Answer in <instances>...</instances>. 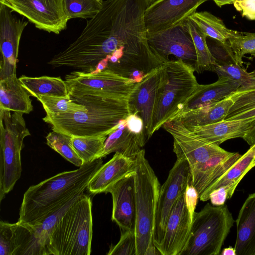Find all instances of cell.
I'll return each instance as SVG.
<instances>
[{
	"label": "cell",
	"mask_w": 255,
	"mask_h": 255,
	"mask_svg": "<svg viewBox=\"0 0 255 255\" xmlns=\"http://www.w3.org/2000/svg\"><path fill=\"white\" fill-rule=\"evenodd\" d=\"M70 95L87 111L45 116L43 120L53 130L71 136H108L130 114L127 99L97 94Z\"/></svg>",
	"instance_id": "1"
},
{
	"label": "cell",
	"mask_w": 255,
	"mask_h": 255,
	"mask_svg": "<svg viewBox=\"0 0 255 255\" xmlns=\"http://www.w3.org/2000/svg\"><path fill=\"white\" fill-rule=\"evenodd\" d=\"M102 159L30 186L23 194L18 221L32 224L64 200L85 191L91 177L103 165Z\"/></svg>",
	"instance_id": "2"
},
{
	"label": "cell",
	"mask_w": 255,
	"mask_h": 255,
	"mask_svg": "<svg viewBox=\"0 0 255 255\" xmlns=\"http://www.w3.org/2000/svg\"><path fill=\"white\" fill-rule=\"evenodd\" d=\"M135 233L136 255L160 254L153 243L155 214L160 185L142 149L135 158Z\"/></svg>",
	"instance_id": "3"
},
{
	"label": "cell",
	"mask_w": 255,
	"mask_h": 255,
	"mask_svg": "<svg viewBox=\"0 0 255 255\" xmlns=\"http://www.w3.org/2000/svg\"><path fill=\"white\" fill-rule=\"evenodd\" d=\"M91 197L83 193L54 228L48 255H90L93 235Z\"/></svg>",
	"instance_id": "4"
},
{
	"label": "cell",
	"mask_w": 255,
	"mask_h": 255,
	"mask_svg": "<svg viewBox=\"0 0 255 255\" xmlns=\"http://www.w3.org/2000/svg\"><path fill=\"white\" fill-rule=\"evenodd\" d=\"M150 136L163 125L179 113L199 85L192 64L182 60L163 63Z\"/></svg>",
	"instance_id": "5"
},
{
	"label": "cell",
	"mask_w": 255,
	"mask_h": 255,
	"mask_svg": "<svg viewBox=\"0 0 255 255\" xmlns=\"http://www.w3.org/2000/svg\"><path fill=\"white\" fill-rule=\"evenodd\" d=\"M235 221L226 204L207 203L193 215L187 242L179 255H218Z\"/></svg>",
	"instance_id": "6"
},
{
	"label": "cell",
	"mask_w": 255,
	"mask_h": 255,
	"mask_svg": "<svg viewBox=\"0 0 255 255\" xmlns=\"http://www.w3.org/2000/svg\"><path fill=\"white\" fill-rule=\"evenodd\" d=\"M0 110V201L11 191L22 171L21 151L30 135L23 114Z\"/></svg>",
	"instance_id": "7"
},
{
	"label": "cell",
	"mask_w": 255,
	"mask_h": 255,
	"mask_svg": "<svg viewBox=\"0 0 255 255\" xmlns=\"http://www.w3.org/2000/svg\"><path fill=\"white\" fill-rule=\"evenodd\" d=\"M65 82L70 95L97 94L128 100L137 83L107 70L74 71L66 76Z\"/></svg>",
	"instance_id": "8"
},
{
	"label": "cell",
	"mask_w": 255,
	"mask_h": 255,
	"mask_svg": "<svg viewBox=\"0 0 255 255\" xmlns=\"http://www.w3.org/2000/svg\"><path fill=\"white\" fill-rule=\"evenodd\" d=\"M1 3L40 30L56 34L67 27L69 20L64 0H0Z\"/></svg>",
	"instance_id": "9"
},
{
	"label": "cell",
	"mask_w": 255,
	"mask_h": 255,
	"mask_svg": "<svg viewBox=\"0 0 255 255\" xmlns=\"http://www.w3.org/2000/svg\"><path fill=\"white\" fill-rule=\"evenodd\" d=\"M162 127L173 138V151L177 159L186 161L191 172L206 163L213 156L226 151L219 145L198 137L176 119L167 121Z\"/></svg>",
	"instance_id": "10"
},
{
	"label": "cell",
	"mask_w": 255,
	"mask_h": 255,
	"mask_svg": "<svg viewBox=\"0 0 255 255\" xmlns=\"http://www.w3.org/2000/svg\"><path fill=\"white\" fill-rule=\"evenodd\" d=\"M191 181V170L188 162L184 160L177 159L159 190L153 236V243L156 248L163 239L173 206Z\"/></svg>",
	"instance_id": "11"
},
{
	"label": "cell",
	"mask_w": 255,
	"mask_h": 255,
	"mask_svg": "<svg viewBox=\"0 0 255 255\" xmlns=\"http://www.w3.org/2000/svg\"><path fill=\"white\" fill-rule=\"evenodd\" d=\"M147 37L150 49L163 63L173 55L194 67L196 53L187 20L160 32L147 33Z\"/></svg>",
	"instance_id": "12"
},
{
	"label": "cell",
	"mask_w": 255,
	"mask_h": 255,
	"mask_svg": "<svg viewBox=\"0 0 255 255\" xmlns=\"http://www.w3.org/2000/svg\"><path fill=\"white\" fill-rule=\"evenodd\" d=\"M146 141L143 121L137 115L130 114L108 135L97 159L113 152L135 159Z\"/></svg>",
	"instance_id": "13"
},
{
	"label": "cell",
	"mask_w": 255,
	"mask_h": 255,
	"mask_svg": "<svg viewBox=\"0 0 255 255\" xmlns=\"http://www.w3.org/2000/svg\"><path fill=\"white\" fill-rule=\"evenodd\" d=\"M208 0H154L144 15L147 33L158 32L186 21Z\"/></svg>",
	"instance_id": "14"
},
{
	"label": "cell",
	"mask_w": 255,
	"mask_h": 255,
	"mask_svg": "<svg viewBox=\"0 0 255 255\" xmlns=\"http://www.w3.org/2000/svg\"><path fill=\"white\" fill-rule=\"evenodd\" d=\"M13 11L0 3V80L16 75L20 38L28 21L20 19Z\"/></svg>",
	"instance_id": "15"
},
{
	"label": "cell",
	"mask_w": 255,
	"mask_h": 255,
	"mask_svg": "<svg viewBox=\"0 0 255 255\" xmlns=\"http://www.w3.org/2000/svg\"><path fill=\"white\" fill-rule=\"evenodd\" d=\"M163 70V64L137 83L128 100L130 113L137 115L143 121L147 140L150 137L153 115Z\"/></svg>",
	"instance_id": "16"
},
{
	"label": "cell",
	"mask_w": 255,
	"mask_h": 255,
	"mask_svg": "<svg viewBox=\"0 0 255 255\" xmlns=\"http://www.w3.org/2000/svg\"><path fill=\"white\" fill-rule=\"evenodd\" d=\"M0 255H46L31 225L0 222Z\"/></svg>",
	"instance_id": "17"
},
{
	"label": "cell",
	"mask_w": 255,
	"mask_h": 255,
	"mask_svg": "<svg viewBox=\"0 0 255 255\" xmlns=\"http://www.w3.org/2000/svg\"><path fill=\"white\" fill-rule=\"evenodd\" d=\"M192 222V219L186 204L184 191L173 206L167 222L164 236L156 248L160 255H179L188 240Z\"/></svg>",
	"instance_id": "18"
},
{
	"label": "cell",
	"mask_w": 255,
	"mask_h": 255,
	"mask_svg": "<svg viewBox=\"0 0 255 255\" xmlns=\"http://www.w3.org/2000/svg\"><path fill=\"white\" fill-rule=\"evenodd\" d=\"M107 193L112 195V220L119 227L121 232L135 231L136 203L134 170L113 185Z\"/></svg>",
	"instance_id": "19"
},
{
	"label": "cell",
	"mask_w": 255,
	"mask_h": 255,
	"mask_svg": "<svg viewBox=\"0 0 255 255\" xmlns=\"http://www.w3.org/2000/svg\"><path fill=\"white\" fill-rule=\"evenodd\" d=\"M135 159L116 152L89 180L87 189L92 194L107 193L110 187L135 169Z\"/></svg>",
	"instance_id": "20"
},
{
	"label": "cell",
	"mask_w": 255,
	"mask_h": 255,
	"mask_svg": "<svg viewBox=\"0 0 255 255\" xmlns=\"http://www.w3.org/2000/svg\"><path fill=\"white\" fill-rule=\"evenodd\" d=\"M255 119V118L246 120H223L207 125L187 128L198 137L219 145L230 139L244 138L252 127L251 123Z\"/></svg>",
	"instance_id": "21"
},
{
	"label": "cell",
	"mask_w": 255,
	"mask_h": 255,
	"mask_svg": "<svg viewBox=\"0 0 255 255\" xmlns=\"http://www.w3.org/2000/svg\"><path fill=\"white\" fill-rule=\"evenodd\" d=\"M238 152H225L215 155L206 163L191 172V184L199 197L216 179L229 169L241 157Z\"/></svg>",
	"instance_id": "22"
},
{
	"label": "cell",
	"mask_w": 255,
	"mask_h": 255,
	"mask_svg": "<svg viewBox=\"0 0 255 255\" xmlns=\"http://www.w3.org/2000/svg\"><path fill=\"white\" fill-rule=\"evenodd\" d=\"M255 166V144L227 171L214 181L199 197L202 201L209 200L210 194L214 190L224 187L227 193V199H230L243 178Z\"/></svg>",
	"instance_id": "23"
},
{
	"label": "cell",
	"mask_w": 255,
	"mask_h": 255,
	"mask_svg": "<svg viewBox=\"0 0 255 255\" xmlns=\"http://www.w3.org/2000/svg\"><path fill=\"white\" fill-rule=\"evenodd\" d=\"M235 222L237 228L234 247L236 255H255V193L249 195Z\"/></svg>",
	"instance_id": "24"
},
{
	"label": "cell",
	"mask_w": 255,
	"mask_h": 255,
	"mask_svg": "<svg viewBox=\"0 0 255 255\" xmlns=\"http://www.w3.org/2000/svg\"><path fill=\"white\" fill-rule=\"evenodd\" d=\"M240 87L236 81L223 76H219L216 82L210 84H199L179 113L221 101L237 90Z\"/></svg>",
	"instance_id": "25"
},
{
	"label": "cell",
	"mask_w": 255,
	"mask_h": 255,
	"mask_svg": "<svg viewBox=\"0 0 255 255\" xmlns=\"http://www.w3.org/2000/svg\"><path fill=\"white\" fill-rule=\"evenodd\" d=\"M233 103L228 96L221 101L179 113L172 119L180 121L186 127L213 124L224 120Z\"/></svg>",
	"instance_id": "26"
},
{
	"label": "cell",
	"mask_w": 255,
	"mask_h": 255,
	"mask_svg": "<svg viewBox=\"0 0 255 255\" xmlns=\"http://www.w3.org/2000/svg\"><path fill=\"white\" fill-rule=\"evenodd\" d=\"M30 96L16 75L0 80V110L29 114L33 109Z\"/></svg>",
	"instance_id": "27"
},
{
	"label": "cell",
	"mask_w": 255,
	"mask_h": 255,
	"mask_svg": "<svg viewBox=\"0 0 255 255\" xmlns=\"http://www.w3.org/2000/svg\"><path fill=\"white\" fill-rule=\"evenodd\" d=\"M84 193L79 192L64 200L40 219L30 224L34 230L37 238L48 255V248L51 236L56 224L78 197Z\"/></svg>",
	"instance_id": "28"
},
{
	"label": "cell",
	"mask_w": 255,
	"mask_h": 255,
	"mask_svg": "<svg viewBox=\"0 0 255 255\" xmlns=\"http://www.w3.org/2000/svg\"><path fill=\"white\" fill-rule=\"evenodd\" d=\"M19 79L30 96L36 98L41 95L65 97L69 95L66 82L60 77L23 75Z\"/></svg>",
	"instance_id": "29"
},
{
	"label": "cell",
	"mask_w": 255,
	"mask_h": 255,
	"mask_svg": "<svg viewBox=\"0 0 255 255\" xmlns=\"http://www.w3.org/2000/svg\"><path fill=\"white\" fill-rule=\"evenodd\" d=\"M187 23L196 53V61L194 65L195 71L198 73L205 71H214L217 62L207 44V36L189 18Z\"/></svg>",
	"instance_id": "30"
},
{
	"label": "cell",
	"mask_w": 255,
	"mask_h": 255,
	"mask_svg": "<svg viewBox=\"0 0 255 255\" xmlns=\"http://www.w3.org/2000/svg\"><path fill=\"white\" fill-rule=\"evenodd\" d=\"M229 97L234 103L224 120H246L255 118V89H238Z\"/></svg>",
	"instance_id": "31"
},
{
	"label": "cell",
	"mask_w": 255,
	"mask_h": 255,
	"mask_svg": "<svg viewBox=\"0 0 255 255\" xmlns=\"http://www.w3.org/2000/svg\"><path fill=\"white\" fill-rule=\"evenodd\" d=\"M208 37L226 45L231 29L221 19L207 11L196 12L189 17Z\"/></svg>",
	"instance_id": "32"
},
{
	"label": "cell",
	"mask_w": 255,
	"mask_h": 255,
	"mask_svg": "<svg viewBox=\"0 0 255 255\" xmlns=\"http://www.w3.org/2000/svg\"><path fill=\"white\" fill-rule=\"evenodd\" d=\"M37 99L41 103L47 117L61 114H73L87 111L86 106L73 100L70 94L65 97L39 96Z\"/></svg>",
	"instance_id": "33"
},
{
	"label": "cell",
	"mask_w": 255,
	"mask_h": 255,
	"mask_svg": "<svg viewBox=\"0 0 255 255\" xmlns=\"http://www.w3.org/2000/svg\"><path fill=\"white\" fill-rule=\"evenodd\" d=\"M228 43L236 64L243 67V58L246 54L255 56V33L231 29Z\"/></svg>",
	"instance_id": "34"
},
{
	"label": "cell",
	"mask_w": 255,
	"mask_h": 255,
	"mask_svg": "<svg viewBox=\"0 0 255 255\" xmlns=\"http://www.w3.org/2000/svg\"><path fill=\"white\" fill-rule=\"evenodd\" d=\"M72 138L69 135L52 130L46 136V144L66 160L79 167L84 163L73 147Z\"/></svg>",
	"instance_id": "35"
},
{
	"label": "cell",
	"mask_w": 255,
	"mask_h": 255,
	"mask_svg": "<svg viewBox=\"0 0 255 255\" xmlns=\"http://www.w3.org/2000/svg\"><path fill=\"white\" fill-rule=\"evenodd\" d=\"M107 136H72L73 147L84 164L97 159Z\"/></svg>",
	"instance_id": "36"
},
{
	"label": "cell",
	"mask_w": 255,
	"mask_h": 255,
	"mask_svg": "<svg viewBox=\"0 0 255 255\" xmlns=\"http://www.w3.org/2000/svg\"><path fill=\"white\" fill-rule=\"evenodd\" d=\"M214 72L218 77L223 76L238 83L240 90L255 89V70L248 72L242 67L234 63L217 64Z\"/></svg>",
	"instance_id": "37"
},
{
	"label": "cell",
	"mask_w": 255,
	"mask_h": 255,
	"mask_svg": "<svg viewBox=\"0 0 255 255\" xmlns=\"http://www.w3.org/2000/svg\"><path fill=\"white\" fill-rule=\"evenodd\" d=\"M104 0H64L66 13L70 20L93 17L102 8Z\"/></svg>",
	"instance_id": "38"
},
{
	"label": "cell",
	"mask_w": 255,
	"mask_h": 255,
	"mask_svg": "<svg viewBox=\"0 0 255 255\" xmlns=\"http://www.w3.org/2000/svg\"><path fill=\"white\" fill-rule=\"evenodd\" d=\"M117 244L111 246L108 255H136V241L135 231L122 232Z\"/></svg>",
	"instance_id": "39"
},
{
	"label": "cell",
	"mask_w": 255,
	"mask_h": 255,
	"mask_svg": "<svg viewBox=\"0 0 255 255\" xmlns=\"http://www.w3.org/2000/svg\"><path fill=\"white\" fill-rule=\"evenodd\" d=\"M233 5L243 17L255 20V0H237Z\"/></svg>",
	"instance_id": "40"
},
{
	"label": "cell",
	"mask_w": 255,
	"mask_h": 255,
	"mask_svg": "<svg viewBox=\"0 0 255 255\" xmlns=\"http://www.w3.org/2000/svg\"><path fill=\"white\" fill-rule=\"evenodd\" d=\"M199 195L196 189L189 183L185 191V199L187 209L193 220V215L197 204Z\"/></svg>",
	"instance_id": "41"
},
{
	"label": "cell",
	"mask_w": 255,
	"mask_h": 255,
	"mask_svg": "<svg viewBox=\"0 0 255 255\" xmlns=\"http://www.w3.org/2000/svg\"><path fill=\"white\" fill-rule=\"evenodd\" d=\"M227 199V193L224 187H220L214 190L209 196V200L214 206L224 205Z\"/></svg>",
	"instance_id": "42"
},
{
	"label": "cell",
	"mask_w": 255,
	"mask_h": 255,
	"mask_svg": "<svg viewBox=\"0 0 255 255\" xmlns=\"http://www.w3.org/2000/svg\"><path fill=\"white\" fill-rule=\"evenodd\" d=\"M252 127L243 138L250 145L255 144V119L251 123Z\"/></svg>",
	"instance_id": "43"
},
{
	"label": "cell",
	"mask_w": 255,
	"mask_h": 255,
	"mask_svg": "<svg viewBox=\"0 0 255 255\" xmlns=\"http://www.w3.org/2000/svg\"><path fill=\"white\" fill-rule=\"evenodd\" d=\"M220 7L227 4H234L237 0H213Z\"/></svg>",
	"instance_id": "44"
},
{
	"label": "cell",
	"mask_w": 255,
	"mask_h": 255,
	"mask_svg": "<svg viewBox=\"0 0 255 255\" xmlns=\"http://www.w3.org/2000/svg\"><path fill=\"white\" fill-rule=\"evenodd\" d=\"M221 255H236L235 248L232 247L224 249L221 253Z\"/></svg>",
	"instance_id": "45"
},
{
	"label": "cell",
	"mask_w": 255,
	"mask_h": 255,
	"mask_svg": "<svg viewBox=\"0 0 255 255\" xmlns=\"http://www.w3.org/2000/svg\"></svg>",
	"instance_id": "46"
}]
</instances>
